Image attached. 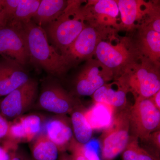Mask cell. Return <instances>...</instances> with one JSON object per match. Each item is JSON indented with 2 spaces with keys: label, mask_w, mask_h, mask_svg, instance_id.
Masks as SVG:
<instances>
[{
  "label": "cell",
  "mask_w": 160,
  "mask_h": 160,
  "mask_svg": "<svg viewBox=\"0 0 160 160\" xmlns=\"http://www.w3.org/2000/svg\"><path fill=\"white\" fill-rule=\"evenodd\" d=\"M29 49L30 61L55 77L62 76L69 68L64 57L49 43L46 31L32 21L21 26Z\"/></svg>",
  "instance_id": "cell-1"
},
{
  "label": "cell",
  "mask_w": 160,
  "mask_h": 160,
  "mask_svg": "<svg viewBox=\"0 0 160 160\" xmlns=\"http://www.w3.org/2000/svg\"><path fill=\"white\" fill-rule=\"evenodd\" d=\"M83 2L68 1L61 15L43 28L49 42L60 54L72 44L87 25L82 9Z\"/></svg>",
  "instance_id": "cell-2"
},
{
  "label": "cell",
  "mask_w": 160,
  "mask_h": 160,
  "mask_svg": "<svg viewBox=\"0 0 160 160\" xmlns=\"http://www.w3.org/2000/svg\"><path fill=\"white\" fill-rule=\"evenodd\" d=\"M138 97L149 98L160 90V66L141 55L116 79Z\"/></svg>",
  "instance_id": "cell-3"
},
{
  "label": "cell",
  "mask_w": 160,
  "mask_h": 160,
  "mask_svg": "<svg viewBox=\"0 0 160 160\" xmlns=\"http://www.w3.org/2000/svg\"><path fill=\"white\" fill-rule=\"evenodd\" d=\"M113 35L101 41L97 47L96 59L110 69L116 79L128 65L142 55L135 42L123 38L113 42Z\"/></svg>",
  "instance_id": "cell-4"
},
{
  "label": "cell",
  "mask_w": 160,
  "mask_h": 160,
  "mask_svg": "<svg viewBox=\"0 0 160 160\" xmlns=\"http://www.w3.org/2000/svg\"><path fill=\"white\" fill-rule=\"evenodd\" d=\"M113 29L87 23L72 44L61 53L69 69L93 58L99 43L112 36Z\"/></svg>",
  "instance_id": "cell-5"
},
{
  "label": "cell",
  "mask_w": 160,
  "mask_h": 160,
  "mask_svg": "<svg viewBox=\"0 0 160 160\" xmlns=\"http://www.w3.org/2000/svg\"><path fill=\"white\" fill-rule=\"evenodd\" d=\"M129 106L117 112L113 121L99 138L102 160H113L126 148L130 136Z\"/></svg>",
  "instance_id": "cell-6"
},
{
  "label": "cell",
  "mask_w": 160,
  "mask_h": 160,
  "mask_svg": "<svg viewBox=\"0 0 160 160\" xmlns=\"http://www.w3.org/2000/svg\"><path fill=\"white\" fill-rule=\"evenodd\" d=\"M129 106L130 135L147 142L152 132L160 129V110L149 98L138 97Z\"/></svg>",
  "instance_id": "cell-7"
},
{
  "label": "cell",
  "mask_w": 160,
  "mask_h": 160,
  "mask_svg": "<svg viewBox=\"0 0 160 160\" xmlns=\"http://www.w3.org/2000/svg\"><path fill=\"white\" fill-rule=\"evenodd\" d=\"M116 1L119 12V30L130 31L140 26H146L160 14L158 2L142 0Z\"/></svg>",
  "instance_id": "cell-8"
},
{
  "label": "cell",
  "mask_w": 160,
  "mask_h": 160,
  "mask_svg": "<svg viewBox=\"0 0 160 160\" xmlns=\"http://www.w3.org/2000/svg\"><path fill=\"white\" fill-rule=\"evenodd\" d=\"M38 89L37 81L31 78L0 101V113L9 122L23 115L37 99Z\"/></svg>",
  "instance_id": "cell-9"
},
{
  "label": "cell",
  "mask_w": 160,
  "mask_h": 160,
  "mask_svg": "<svg viewBox=\"0 0 160 160\" xmlns=\"http://www.w3.org/2000/svg\"><path fill=\"white\" fill-rule=\"evenodd\" d=\"M37 106L40 109L57 115H66L82 105L58 83L50 82L43 86Z\"/></svg>",
  "instance_id": "cell-10"
},
{
  "label": "cell",
  "mask_w": 160,
  "mask_h": 160,
  "mask_svg": "<svg viewBox=\"0 0 160 160\" xmlns=\"http://www.w3.org/2000/svg\"><path fill=\"white\" fill-rule=\"evenodd\" d=\"M114 79L111 70L92 58L86 61L76 78L75 89L78 95L90 96L100 87Z\"/></svg>",
  "instance_id": "cell-11"
},
{
  "label": "cell",
  "mask_w": 160,
  "mask_h": 160,
  "mask_svg": "<svg viewBox=\"0 0 160 160\" xmlns=\"http://www.w3.org/2000/svg\"><path fill=\"white\" fill-rule=\"evenodd\" d=\"M0 55L25 66L30 62L28 45L20 28L7 26L0 28Z\"/></svg>",
  "instance_id": "cell-12"
},
{
  "label": "cell",
  "mask_w": 160,
  "mask_h": 160,
  "mask_svg": "<svg viewBox=\"0 0 160 160\" xmlns=\"http://www.w3.org/2000/svg\"><path fill=\"white\" fill-rule=\"evenodd\" d=\"M83 3L82 9L87 23L119 30L120 14L116 1H88L84 6Z\"/></svg>",
  "instance_id": "cell-13"
},
{
  "label": "cell",
  "mask_w": 160,
  "mask_h": 160,
  "mask_svg": "<svg viewBox=\"0 0 160 160\" xmlns=\"http://www.w3.org/2000/svg\"><path fill=\"white\" fill-rule=\"evenodd\" d=\"M43 124L41 116L23 115L10 122L8 134L3 140L16 145L30 142L41 133Z\"/></svg>",
  "instance_id": "cell-14"
},
{
  "label": "cell",
  "mask_w": 160,
  "mask_h": 160,
  "mask_svg": "<svg viewBox=\"0 0 160 160\" xmlns=\"http://www.w3.org/2000/svg\"><path fill=\"white\" fill-rule=\"evenodd\" d=\"M0 59V97L6 96L31 79L24 66L10 58Z\"/></svg>",
  "instance_id": "cell-15"
},
{
  "label": "cell",
  "mask_w": 160,
  "mask_h": 160,
  "mask_svg": "<svg viewBox=\"0 0 160 160\" xmlns=\"http://www.w3.org/2000/svg\"><path fill=\"white\" fill-rule=\"evenodd\" d=\"M45 130V134L57 147L59 153L68 151L74 138L70 118L66 115H57L47 122Z\"/></svg>",
  "instance_id": "cell-16"
},
{
  "label": "cell",
  "mask_w": 160,
  "mask_h": 160,
  "mask_svg": "<svg viewBox=\"0 0 160 160\" xmlns=\"http://www.w3.org/2000/svg\"><path fill=\"white\" fill-rule=\"evenodd\" d=\"M107 83L92 94L94 102L105 103L116 109H123L127 106V88L117 80Z\"/></svg>",
  "instance_id": "cell-17"
},
{
  "label": "cell",
  "mask_w": 160,
  "mask_h": 160,
  "mask_svg": "<svg viewBox=\"0 0 160 160\" xmlns=\"http://www.w3.org/2000/svg\"><path fill=\"white\" fill-rule=\"evenodd\" d=\"M135 42L140 53L158 66H160V32L146 26L138 27Z\"/></svg>",
  "instance_id": "cell-18"
},
{
  "label": "cell",
  "mask_w": 160,
  "mask_h": 160,
  "mask_svg": "<svg viewBox=\"0 0 160 160\" xmlns=\"http://www.w3.org/2000/svg\"><path fill=\"white\" fill-rule=\"evenodd\" d=\"M117 109L105 103L94 102L84 114L92 130H104L110 125Z\"/></svg>",
  "instance_id": "cell-19"
},
{
  "label": "cell",
  "mask_w": 160,
  "mask_h": 160,
  "mask_svg": "<svg viewBox=\"0 0 160 160\" xmlns=\"http://www.w3.org/2000/svg\"><path fill=\"white\" fill-rule=\"evenodd\" d=\"M68 3L65 0H42L32 21L44 28L61 15Z\"/></svg>",
  "instance_id": "cell-20"
},
{
  "label": "cell",
  "mask_w": 160,
  "mask_h": 160,
  "mask_svg": "<svg viewBox=\"0 0 160 160\" xmlns=\"http://www.w3.org/2000/svg\"><path fill=\"white\" fill-rule=\"evenodd\" d=\"M30 143L32 160H57L58 158L59 152L57 147L45 132H41Z\"/></svg>",
  "instance_id": "cell-21"
},
{
  "label": "cell",
  "mask_w": 160,
  "mask_h": 160,
  "mask_svg": "<svg viewBox=\"0 0 160 160\" xmlns=\"http://www.w3.org/2000/svg\"><path fill=\"white\" fill-rule=\"evenodd\" d=\"M83 109L82 105L75 109L70 114V119L75 139L86 144L90 142L93 130L85 118Z\"/></svg>",
  "instance_id": "cell-22"
},
{
  "label": "cell",
  "mask_w": 160,
  "mask_h": 160,
  "mask_svg": "<svg viewBox=\"0 0 160 160\" xmlns=\"http://www.w3.org/2000/svg\"><path fill=\"white\" fill-rule=\"evenodd\" d=\"M40 0H20L14 15L7 25L17 28L32 21L37 11Z\"/></svg>",
  "instance_id": "cell-23"
},
{
  "label": "cell",
  "mask_w": 160,
  "mask_h": 160,
  "mask_svg": "<svg viewBox=\"0 0 160 160\" xmlns=\"http://www.w3.org/2000/svg\"><path fill=\"white\" fill-rule=\"evenodd\" d=\"M68 151L73 160H101L98 152L88 143L82 144L75 138L70 143Z\"/></svg>",
  "instance_id": "cell-24"
},
{
  "label": "cell",
  "mask_w": 160,
  "mask_h": 160,
  "mask_svg": "<svg viewBox=\"0 0 160 160\" xmlns=\"http://www.w3.org/2000/svg\"><path fill=\"white\" fill-rule=\"evenodd\" d=\"M140 145L138 139L130 135L126 148L122 152L123 160H138V148Z\"/></svg>",
  "instance_id": "cell-25"
},
{
  "label": "cell",
  "mask_w": 160,
  "mask_h": 160,
  "mask_svg": "<svg viewBox=\"0 0 160 160\" xmlns=\"http://www.w3.org/2000/svg\"><path fill=\"white\" fill-rule=\"evenodd\" d=\"M2 1L3 6L10 18V21L14 15L18 5L19 3L20 0H2Z\"/></svg>",
  "instance_id": "cell-26"
},
{
  "label": "cell",
  "mask_w": 160,
  "mask_h": 160,
  "mask_svg": "<svg viewBox=\"0 0 160 160\" xmlns=\"http://www.w3.org/2000/svg\"><path fill=\"white\" fill-rule=\"evenodd\" d=\"M18 148L14 149L3 143L2 145L0 146V160H10L12 152Z\"/></svg>",
  "instance_id": "cell-27"
},
{
  "label": "cell",
  "mask_w": 160,
  "mask_h": 160,
  "mask_svg": "<svg viewBox=\"0 0 160 160\" xmlns=\"http://www.w3.org/2000/svg\"><path fill=\"white\" fill-rule=\"evenodd\" d=\"M10 122L0 113V141L5 138L8 134Z\"/></svg>",
  "instance_id": "cell-28"
},
{
  "label": "cell",
  "mask_w": 160,
  "mask_h": 160,
  "mask_svg": "<svg viewBox=\"0 0 160 160\" xmlns=\"http://www.w3.org/2000/svg\"><path fill=\"white\" fill-rule=\"evenodd\" d=\"M10 20V18L3 6L2 1L0 0V28L7 26Z\"/></svg>",
  "instance_id": "cell-29"
},
{
  "label": "cell",
  "mask_w": 160,
  "mask_h": 160,
  "mask_svg": "<svg viewBox=\"0 0 160 160\" xmlns=\"http://www.w3.org/2000/svg\"><path fill=\"white\" fill-rule=\"evenodd\" d=\"M150 142L159 152L160 150V129L152 132L149 136L147 142Z\"/></svg>",
  "instance_id": "cell-30"
},
{
  "label": "cell",
  "mask_w": 160,
  "mask_h": 160,
  "mask_svg": "<svg viewBox=\"0 0 160 160\" xmlns=\"http://www.w3.org/2000/svg\"><path fill=\"white\" fill-rule=\"evenodd\" d=\"M138 160H160L154 157L147 150L139 146L138 148Z\"/></svg>",
  "instance_id": "cell-31"
},
{
  "label": "cell",
  "mask_w": 160,
  "mask_h": 160,
  "mask_svg": "<svg viewBox=\"0 0 160 160\" xmlns=\"http://www.w3.org/2000/svg\"><path fill=\"white\" fill-rule=\"evenodd\" d=\"M10 160H32L31 158L29 157L26 153L17 149L12 152L11 154Z\"/></svg>",
  "instance_id": "cell-32"
},
{
  "label": "cell",
  "mask_w": 160,
  "mask_h": 160,
  "mask_svg": "<svg viewBox=\"0 0 160 160\" xmlns=\"http://www.w3.org/2000/svg\"><path fill=\"white\" fill-rule=\"evenodd\" d=\"M150 98L156 107L160 110V90L153 95Z\"/></svg>",
  "instance_id": "cell-33"
},
{
  "label": "cell",
  "mask_w": 160,
  "mask_h": 160,
  "mask_svg": "<svg viewBox=\"0 0 160 160\" xmlns=\"http://www.w3.org/2000/svg\"><path fill=\"white\" fill-rule=\"evenodd\" d=\"M58 159V160H73L71 155L68 154L67 152H60Z\"/></svg>",
  "instance_id": "cell-34"
}]
</instances>
